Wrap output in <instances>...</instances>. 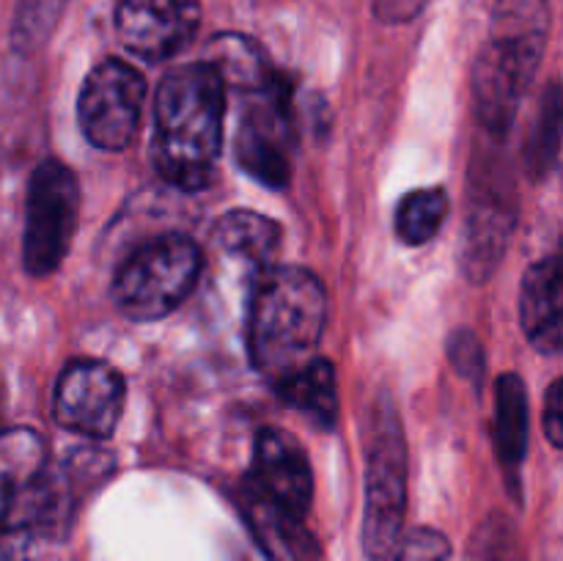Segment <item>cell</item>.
<instances>
[{
    "label": "cell",
    "mask_w": 563,
    "mask_h": 561,
    "mask_svg": "<svg viewBox=\"0 0 563 561\" xmlns=\"http://www.w3.org/2000/svg\"><path fill=\"white\" fill-rule=\"evenodd\" d=\"M520 322L539 352L563 350V256L539 258L520 286Z\"/></svg>",
    "instance_id": "cell-13"
},
{
    "label": "cell",
    "mask_w": 563,
    "mask_h": 561,
    "mask_svg": "<svg viewBox=\"0 0 563 561\" xmlns=\"http://www.w3.org/2000/svg\"><path fill=\"white\" fill-rule=\"evenodd\" d=\"M396 561H451V542L434 528H416L401 539Z\"/></svg>",
    "instance_id": "cell-23"
},
{
    "label": "cell",
    "mask_w": 563,
    "mask_h": 561,
    "mask_svg": "<svg viewBox=\"0 0 563 561\" xmlns=\"http://www.w3.org/2000/svg\"><path fill=\"white\" fill-rule=\"evenodd\" d=\"M47 471V446L36 429L0 432V526L14 520L33 484Z\"/></svg>",
    "instance_id": "cell-14"
},
{
    "label": "cell",
    "mask_w": 563,
    "mask_h": 561,
    "mask_svg": "<svg viewBox=\"0 0 563 561\" xmlns=\"http://www.w3.org/2000/svg\"><path fill=\"white\" fill-rule=\"evenodd\" d=\"M366 451V498H363V550L385 561L401 544L407 515V443L396 407L388 396L374 405Z\"/></svg>",
    "instance_id": "cell-5"
},
{
    "label": "cell",
    "mask_w": 563,
    "mask_h": 561,
    "mask_svg": "<svg viewBox=\"0 0 563 561\" xmlns=\"http://www.w3.org/2000/svg\"><path fill=\"white\" fill-rule=\"evenodd\" d=\"M214 240L229 256L262 273L273 267V258L280 248V226L253 209H231L214 226Z\"/></svg>",
    "instance_id": "cell-16"
},
{
    "label": "cell",
    "mask_w": 563,
    "mask_h": 561,
    "mask_svg": "<svg viewBox=\"0 0 563 561\" xmlns=\"http://www.w3.org/2000/svg\"><path fill=\"white\" fill-rule=\"evenodd\" d=\"M493 146L473 152L471 170H467L465 196V237H462L460 258L462 270L471 284H487L506 256L511 234L517 226V187L506 157H500Z\"/></svg>",
    "instance_id": "cell-4"
},
{
    "label": "cell",
    "mask_w": 563,
    "mask_h": 561,
    "mask_svg": "<svg viewBox=\"0 0 563 561\" xmlns=\"http://www.w3.org/2000/svg\"><path fill=\"white\" fill-rule=\"evenodd\" d=\"M311 498L313 473L300 440L286 429L264 427L253 443L247 501H256L291 520H306Z\"/></svg>",
    "instance_id": "cell-11"
},
{
    "label": "cell",
    "mask_w": 563,
    "mask_h": 561,
    "mask_svg": "<svg viewBox=\"0 0 563 561\" xmlns=\"http://www.w3.org/2000/svg\"><path fill=\"white\" fill-rule=\"evenodd\" d=\"M493 438L500 465L517 476L528 451V388L520 374H500L495 383Z\"/></svg>",
    "instance_id": "cell-17"
},
{
    "label": "cell",
    "mask_w": 563,
    "mask_h": 561,
    "mask_svg": "<svg viewBox=\"0 0 563 561\" xmlns=\"http://www.w3.org/2000/svg\"><path fill=\"white\" fill-rule=\"evenodd\" d=\"M225 80L209 61L168 72L154 94L152 160L165 182L201 190L223 146Z\"/></svg>",
    "instance_id": "cell-1"
},
{
    "label": "cell",
    "mask_w": 563,
    "mask_h": 561,
    "mask_svg": "<svg viewBox=\"0 0 563 561\" xmlns=\"http://www.w3.org/2000/svg\"><path fill=\"white\" fill-rule=\"evenodd\" d=\"M328 322V295L311 270L273 267L256 273L247 308V352L269 380H284L317 358Z\"/></svg>",
    "instance_id": "cell-2"
},
{
    "label": "cell",
    "mask_w": 563,
    "mask_h": 561,
    "mask_svg": "<svg viewBox=\"0 0 563 561\" xmlns=\"http://www.w3.org/2000/svg\"><path fill=\"white\" fill-rule=\"evenodd\" d=\"M80 218V185L69 165L44 160L27 185L22 262L33 278H47L64 264Z\"/></svg>",
    "instance_id": "cell-7"
},
{
    "label": "cell",
    "mask_w": 563,
    "mask_h": 561,
    "mask_svg": "<svg viewBox=\"0 0 563 561\" xmlns=\"http://www.w3.org/2000/svg\"><path fill=\"white\" fill-rule=\"evenodd\" d=\"M146 80L132 64L108 58L93 66L77 99V121L88 143L102 152H121L141 124Z\"/></svg>",
    "instance_id": "cell-9"
},
{
    "label": "cell",
    "mask_w": 563,
    "mask_h": 561,
    "mask_svg": "<svg viewBox=\"0 0 563 561\" xmlns=\"http://www.w3.org/2000/svg\"><path fill=\"white\" fill-rule=\"evenodd\" d=\"M0 407H3V391H0Z\"/></svg>",
    "instance_id": "cell-28"
},
{
    "label": "cell",
    "mask_w": 563,
    "mask_h": 561,
    "mask_svg": "<svg viewBox=\"0 0 563 561\" xmlns=\"http://www.w3.org/2000/svg\"><path fill=\"white\" fill-rule=\"evenodd\" d=\"M542 427L550 443L563 451V377L555 380L548 388V394H544Z\"/></svg>",
    "instance_id": "cell-26"
},
{
    "label": "cell",
    "mask_w": 563,
    "mask_h": 561,
    "mask_svg": "<svg viewBox=\"0 0 563 561\" xmlns=\"http://www.w3.org/2000/svg\"><path fill=\"white\" fill-rule=\"evenodd\" d=\"M563 143V88L550 82L539 97V108L533 113L531 130L522 141V168L528 179L542 182L555 168Z\"/></svg>",
    "instance_id": "cell-18"
},
{
    "label": "cell",
    "mask_w": 563,
    "mask_h": 561,
    "mask_svg": "<svg viewBox=\"0 0 563 561\" xmlns=\"http://www.w3.org/2000/svg\"><path fill=\"white\" fill-rule=\"evenodd\" d=\"M124 377L97 358H75L64 366L53 394V416L69 432L104 440L124 413Z\"/></svg>",
    "instance_id": "cell-10"
},
{
    "label": "cell",
    "mask_w": 563,
    "mask_h": 561,
    "mask_svg": "<svg viewBox=\"0 0 563 561\" xmlns=\"http://www.w3.org/2000/svg\"><path fill=\"white\" fill-rule=\"evenodd\" d=\"M69 0H16L11 42L22 53H33L49 38Z\"/></svg>",
    "instance_id": "cell-21"
},
{
    "label": "cell",
    "mask_w": 563,
    "mask_h": 561,
    "mask_svg": "<svg viewBox=\"0 0 563 561\" xmlns=\"http://www.w3.org/2000/svg\"><path fill=\"white\" fill-rule=\"evenodd\" d=\"M449 358L454 363L456 374L467 377L471 383H478L484 377V350L482 341L473 330L460 328L449 339Z\"/></svg>",
    "instance_id": "cell-24"
},
{
    "label": "cell",
    "mask_w": 563,
    "mask_h": 561,
    "mask_svg": "<svg viewBox=\"0 0 563 561\" xmlns=\"http://www.w3.org/2000/svg\"><path fill=\"white\" fill-rule=\"evenodd\" d=\"M38 531L20 522L0 526V561H31L36 553Z\"/></svg>",
    "instance_id": "cell-25"
},
{
    "label": "cell",
    "mask_w": 563,
    "mask_h": 561,
    "mask_svg": "<svg viewBox=\"0 0 563 561\" xmlns=\"http://www.w3.org/2000/svg\"><path fill=\"white\" fill-rule=\"evenodd\" d=\"M550 33L548 0H498L473 64V105L484 135L504 141L531 88Z\"/></svg>",
    "instance_id": "cell-3"
},
{
    "label": "cell",
    "mask_w": 563,
    "mask_h": 561,
    "mask_svg": "<svg viewBox=\"0 0 563 561\" xmlns=\"http://www.w3.org/2000/svg\"><path fill=\"white\" fill-rule=\"evenodd\" d=\"M201 25V0H119L115 33L132 55L143 61H168L196 38Z\"/></svg>",
    "instance_id": "cell-12"
},
{
    "label": "cell",
    "mask_w": 563,
    "mask_h": 561,
    "mask_svg": "<svg viewBox=\"0 0 563 561\" xmlns=\"http://www.w3.org/2000/svg\"><path fill=\"white\" fill-rule=\"evenodd\" d=\"M449 218V196L443 187H421L407 193L396 207V234L405 245H427Z\"/></svg>",
    "instance_id": "cell-20"
},
{
    "label": "cell",
    "mask_w": 563,
    "mask_h": 561,
    "mask_svg": "<svg viewBox=\"0 0 563 561\" xmlns=\"http://www.w3.org/2000/svg\"><path fill=\"white\" fill-rule=\"evenodd\" d=\"M427 6L429 0H372L374 16H377L379 22H388V25L416 20Z\"/></svg>",
    "instance_id": "cell-27"
},
{
    "label": "cell",
    "mask_w": 563,
    "mask_h": 561,
    "mask_svg": "<svg viewBox=\"0 0 563 561\" xmlns=\"http://www.w3.org/2000/svg\"><path fill=\"white\" fill-rule=\"evenodd\" d=\"M291 146H295V130H291L289 82L284 80V75H275L267 86L245 94L240 132H236V163L253 179L280 190L289 185Z\"/></svg>",
    "instance_id": "cell-8"
},
{
    "label": "cell",
    "mask_w": 563,
    "mask_h": 561,
    "mask_svg": "<svg viewBox=\"0 0 563 561\" xmlns=\"http://www.w3.org/2000/svg\"><path fill=\"white\" fill-rule=\"evenodd\" d=\"M209 53L212 55L207 61L218 66L225 86H236L242 94L258 91L278 75V72L269 69L264 53L247 36H236V33L214 36L209 44Z\"/></svg>",
    "instance_id": "cell-19"
},
{
    "label": "cell",
    "mask_w": 563,
    "mask_h": 561,
    "mask_svg": "<svg viewBox=\"0 0 563 561\" xmlns=\"http://www.w3.org/2000/svg\"><path fill=\"white\" fill-rule=\"evenodd\" d=\"M201 248L185 234H165L124 258L113 278V302L132 322L168 317L192 295L201 275Z\"/></svg>",
    "instance_id": "cell-6"
},
{
    "label": "cell",
    "mask_w": 563,
    "mask_h": 561,
    "mask_svg": "<svg viewBox=\"0 0 563 561\" xmlns=\"http://www.w3.org/2000/svg\"><path fill=\"white\" fill-rule=\"evenodd\" d=\"M465 561H520V548L509 520L489 515L473 534Z\"/></svg>",
    "instance_id": "cell-22"
},
{
    "label": "cell",
    "mask_w": 563,
    "mask_h": 561,
    "mask_svg": "<svg viewBox=\"0 0 563 561\" xmlns=\"http://www.w3.org/2000/svg\"><path fill=\"white\" fill-rule=\"evenodd\" d=\"M275 385L280 399L311 418L319 429H330L339 418V380L333 363L324 358H313Z\"/></svg>",
    "instance_id": "cell-15"
}]
</instances>
